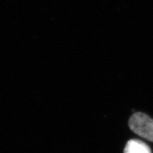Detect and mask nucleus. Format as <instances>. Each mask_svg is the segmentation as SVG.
<instances>
[{"label":"nucleus","mask_w":153,"mask_h":153,"mask_svg":"<svg viewBox=\"0 0 153 153\" xmlns=\"http://www.w3.org/2000/svg\"><path fill=\"white\" fill-rule=\"evenodd\" d=\"M130 128L137 135L153 142V119L141 112L133 114L129 119Z\"/></svg>","instance_id":"1"},{"label":"nucleus","mask_w":153,"mask_h":153,"mask_svg":"<svg viewBox=\"0 0 153 153\" xmlns=\"http://www.w3.org/2000/svg\"><path fill=\"white\" fill-rule=\"evenodd\" d=\"M124 153H152L146 143L137 139L129 140L126 144Z\"/></svg>","instance_id":"2"}]
</instances>
